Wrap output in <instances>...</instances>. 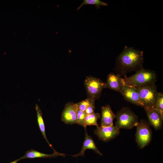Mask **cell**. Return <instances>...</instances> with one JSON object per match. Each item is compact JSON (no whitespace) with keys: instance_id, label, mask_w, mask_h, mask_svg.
<instances>
[{"instance_id":"obj_1","label":"cell","mask_w":163,"mask_h":163,"mask_svg":"<svg viewBox=\"0 0 163 163\" xmlns=\"http://www.w3.org/2000/svg\"><path fill=\"white\" fill-rule=\"evenodd\" d=\"M143 51L125 46L116 58L115 69L117 74L125 77L129 72L143 68Z\"/></svg>"},{"instance_id":"obj_2","label":"cell","mask_w":163,"mask_h":163,"mask_svg":"<svg viewBox=\"0 0 163 163\" xmlns=\"http://www.w3.org/2000/svg\"><path fill=\"white\" fill-rule=\"evenodd\" d=\"M124 77L123 80L125 85L133 87L155 83L157 79V74L155 71L143 68L133 75Z\"/></svg>"},{"instance_id":"obj_3","label":"cell","mask_w":163,"mask_h":163,"mask_svg":"<svg viewBox=\"0 0 163 163\" xmlns=\"http://www.w3.org/2000/svg\"><path fill=\"white\" fill-rule=\"evenodd\" d=\"M135 88L139 93L142 107L154 108L158 94L155 83Z\"/></svg>"},{"instance_id":"obj_4","label":"cell","mask_w":163,"mask_h":163,"mask_svg":"<svg viewBox=\"0 0 163 163\" xmlns=\"http://www.w3.org/2000/svg\"><path fill=\"white\" fill-rule=\"evenodd\" d=\"M117 121L115 126L119 129H130L136 126L139 121L138 117L128 107H123L115 115Z\"/></svg>"},{"instance_id":"obj_5","label":"cell","mask_w":163,"mask_h":163,"mask_svg":"<svg viewBox=\"0 0 163 163\" xmlns=\"http://www.w3.org/2000/svg\"><path fill=\"white\" fill-rule=\"evenodd\" d=\"M84 84L88 97L95 100L100 97L103 89L106 88L105 82L92 76L86 77Z\"/></svg>"},{"instance_id":"obj_6","label":"cell","mask_w":163,"mask_h":163,"mask_svg":"<svg viewBox=\"0 0 163 163\" xmlns=\"http://www.w3.org/2000/svg\"><path fill=\"white\" fill-rule=\"evenodd\" d=\"M149 123L142 120L136 126V141L139 146L143 148L147 145L152 139V132Z\"/></svg>"},{"instance_id":"obj_7","label":"cell","mask_w":163,"mask_h":163,"mask_svg":"<svg viewBox=\"0 0 163 163\" xmlns=\"http://www.w3.org/2000/svg\"><path fill=\"white\" fill-rule=\"evenodd\" d=\"M78 106L77 103L69 102L65 105L61 115L62 121L66 124L76 123Z\"/></svg>"},{"instance_id":"obj_8","label":"cell","mask_w":163,"mask_h":163,"mask_svg":"<svg viewBox=\"0 0 163 163\" xmlns=\"http://www.w3.org/2000/svg\"><path fill=\"white\" fill-rule=\"evenodd\" d=\"M120 132V129L113 125L107 127L98 126L94 132L100 139L105 142L115 138L119 135Z\"/></svg>"},{"instance_id":"obj_9","label":"cell","mask_w":163,"mask_h":163,"mask_svg":"<svg viewBox=\"0 0 163 163\" xmlns=\"http://www.w3.org/2000/svg\"><path fill=\"white\" fill-rule=\"evenodd\" d=\"M120 93L127 101L142 107L139 93L136 88L125 85Z\"/></svg>"},{"instance_id":"obj_10","label":"cell","mask_w":163,"mask_h":163,"mask_svg":"<svg viewBox=\"0 0 163 163\" xmlns=\"http://www.w3.org/2000/svg\"><path fill=\"white\" fill-rule=\"evenodd\" d=\"M150 124L155 130H160L162 128L163 115L160 112L153 108H144Z\"/></svg>"},{"instance_id":"obj_11","label":"cell","mask_w":163,"mask_h":163,"mask_svg":"<svg viewBox=\"0 0 163 163\" xmlns=\"http://www.w3.org/2000/svg\"><path fill=\"white\" fill-rule=\"evenodd\" d=\"M106 88L120 92L125 85L123 78L113 72L109 73L105 82Z\"/></svg>"},{"instance_id":"obj_12","label":"cell","mask_w":163,"mask_h":163,"mask_svg":"<svg viewBox=\"0 0 163 163\" xmlns=\"http://www.w3.org/2000/svg\"><path fill=\"white\" fill-rule=\"evenodd\" d=\"M66 155L58 152L56 151L53 154H47L39 152L36 150L31 149L28 150L22 157L14 160L10 163H17L20 160L24 158H53L58 156L65 157Z\"/></svg>"},{"instance_id":"obj_13","label":"cell","mask_w":163,"mask_h":163,"mask_svg":"<svg viewBox=\"0 0 163 163\" xmlns=\"http://www.w3.org/2000/svg\"><path fill=\"white\" fill-rule=\"evenodd\" d=\"M85 137L81 150L78 153L72 155V156L73 157L83 156L85 155V152L88 149L92 150L100 155H102L103 154L97 147L92 137L87 134L86 129H85Z\"/></svg>"},{"instance_id":"obj_14","label":"cell","mask_w":163,"mask_h":163,"mask_svg":"<svg viewBox=\"0 0 163 163\" xmlns=\"http://www.w3.org/2000/svg\"><path fill=\"white\" fill-rule=\"evenodd\" d=\"M101 111V126L107 127L113 125V121L116 116L110 106L106 105L102 107Z\"/></svg>"},{"instance_id":"obj_15","label":"cell","mask_w":163,"mask_h":163,"mask_svg":"<svg viewBox=\"0 0 163 163\" xmlns=\"http://www.w3.org/2000/svg\"><path fill=\"white\" fill-rule=\"evenodd\" d=\"M35 109L36 111L37 122L39 128L43 138L46 141L49 146L53 149L54 152H55L56 151L53 148L52 145L48 141L46 136L45 125L42 111L38 105L37 104L35 105Z\"/></svg>"},{"instance_id":"obj_16","label":"cell","mask_w":163,"mask_h":163,"mask_svg":"<svg viewBox=\"0 0 163 163\" xmlns=\"http://www.w3.org/2000/svg\"><path fill=\"white\" fill-rule=\"evenodd\" d=\"M100 114L94 113L86 115L84 120V124L85 128L87 126L94 125L96 126H98L97 120L100 118Z\"/></svg>"},{"instance_id":"obj_17","label":"cell","mask_w":163,"mask_h":163,"mask_svg":"<svg viewBox=\"0 0 163 163\" xmlns=\"http://www.w3.org/2000/svg\"><path fill=\"white\" fill-rule=\"evenodd\" d=\"M95 5L97 9L100 8L101 6H105L108 5L107 3L100 0H84L77 8L76 11H78L83 5Z\"/></svg>"},{"instance_id":"obj_18","label":"cell","mask_w":163,"mask_h":163,"mask_svg":"<svg viewBox=\"0 0 163 163\" xmlns=\"http://www.w3.org/2000/svg\"><path fill=\"white\" fill-rule=\"evenodd\" d=\"M153 109L160 111L163 115V94L158 92V97Z\"/></svg>"},{"instance_id":"obj_19","label":"cell","mask_w":163,"mask_h":163,"mask_svg":"<svg viewBox=\"0 0 163 163\" xmlns=\"http://www.w3.org/2000/svg\"><path fill=\"white\" fill-rule=\"evenodd\" d=\"M95 100L88 97L85 100L77 103L78 108L80 110L85 111L86 108L93 102L95 101Z\"/></svg>"},{"instance_id":"obj_20","label":"cell","mask_w":163,"mask_h":163,"mask_svg":"<svg viewBox=\"0 0 163 163\" xmlns=\"http://www.w3.org/2000/svg\"><path fill=\"white\" fill-rule=\"evenodd\" d=\"M86 115V114L84 111L78 109L77 113L76 123L83 126L85 129L86 128L84 124V120Z\"/></svg>"},{"instance_id":"obj_21","label":"cell","mask_w":163,"mask_h":163,"mask_svg":"<svg viewBox=\"0 0 163 163\" xmlns=\"http://www.w3.org/2000/svg\"><path fill=\"white\" fill-rule=\"evenodd\" d=\"M95 108V101H94L86 108L84 112L86 115L92 114L94 113Z\"/></svg>"}]
</instances>
